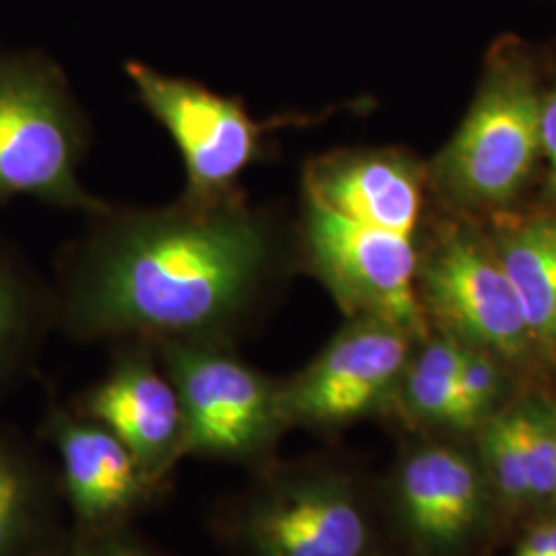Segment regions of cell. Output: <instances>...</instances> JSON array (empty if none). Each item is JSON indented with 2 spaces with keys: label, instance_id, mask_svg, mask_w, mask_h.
I'll return each mask as SVG.
<instances>
[{
  "label": "cell",
  "instance_id": "44dd1931",
  "mask_svg": "<svg viewBox=\"0 0 556 556\" xmlns=\"http://www.w3.org/2000/svg\"><path fill=\"white\" fill-rule=\"evenodd\" d=\"M459 388L478 418L493 404L498 392V371L484 351L466 349L459 371Z\"/></svg>",
  "mask_w": 556,
  "mask_h": 556
},
{
  "label": "cell",
  "instance_id": "ba28073f",
  "mask_svg": "<svg viewBox=\"0 0 556 556\" xmlns=\"http://www.w3.org/2000/svg\"><path fill=\"white\" fill-rule=\"evenodd\" d=\"M413 338L383 319L349 318L303 371L280 381L287 429L338 427L378 410L400 386Z\"/></svg>",
  "mask_w": 556,
  "mask_h": 556
},
{
  "label": "cell",
  "instance_id": "5bb4252c",
  "mask_svg": "<svg viewBox=\"0 0 556 556\" xmlns=\"http://www.w3.org/2000/svg\"><path fill=\"white\" fill-rule=\"evenodd\" d=\"M397 498L418 536L447 542L462 536L475 521L480 489L466 457L431 447L404 462L397 475Z\"/></svg>",
  "mask_w": 556,
  "mask_h": 556
},
{
  "label": "cell",
  "instance_id": "5b68a950",
  "mask_svg": "<svg viewBox=\"0 0 556 556\" xmlns=\"http://www.w3.org/2000/svg\"><path fill=\"white\" fill-rule=\"evenodd\" d=\"M299 243L305 266L349 318L383 319L410 337L422 332L415 238L346 219L303 194Z\"/></svg>",
  "mask_w": 556,
  "mask_h": 556
},
{
  "label": "cell",
  "instance_id": "2e32d148",
  "mask_svg": "<svg viewBox=\"0 0 556 556\" xmlns=\"http://www.w3.org/2000/svg\"><path fill=\"white\" fill-rule=\"evenodd\" d=\"M48 326H54L52 289L0 245V392L34 357Z\"/></svg>",
  "mask_w": 556,
  "mask_h": 556
},
{
  "label": "cell",
  "instance_id": "30bf717a",
  "mask_svg": "<svg viewBox=\"0 0 556 556\" xmlns=\"http://www.w3.org/2000/svg\"><path fill=\"white\" fill-rule=\"evenodd\" d=\"M73 406L110 429L165 489L184 459V422L178 392L151 342L122 340L105 376Z\"/></svg>",
  "mask_w": 556,
  "mask_h": 556
},
{
  "label": "cell",
  "instance_id": "9c48e42d",
  "mask_svg": "<svg viewBox=\"0 0 556 556\" xmlns=\"http://www.w3.org/2000/svg\"><path fill=\"white\" fill-rule=\"evenodd\" d=\"M40 435L59 457L60 497L79 530L128 528L163 491L110 429L73 404H52Z\"/></svg>",
  "mask_w": 556,
  "mask_h": 556
},
{
  "label": "cell",
  "instance_id": "9a60e30c",
  "mask_svg": "<svg viewBox=\"0 0 556 556\" xmlns=\"http://www.w3.org/2000/svg\"><path fill=\"white\" fill-rule=\"evenodd\" d=\"M497 260L514 287L530 337L556 344V217L517 227L501 239Z\"/></svg>",
  "mask_w": 556,
  "mask_h": 556
},
{
  "label": "cell",
  "instance_id": "7402d4cb",
  "mask_svg": "<svg viewBox=\"0 0 556 556\" xmlns=\"http://www.w3.org/2000/svg\"><path fill=\"white\" fill-rule=\"evenodd\" d=\"M540 153L548 161L551 188L556 194V91L542 100V119H540Z\"/></svg>",
  "mask_w": 556,
  "mask_h": 556
},
{
  "label": "cell",
  "instance_id": "d6986e66",
  "mask_svg": "<svg viewBox=\"0 0 556 556\" xmlns=\"http://www.w3.org/2000/svg\"><path fill=\"white\" fill-rule=\"evenodd\" d=\"M38 556H169L137 536L130 526L116 530L62 528Z\"/></svg>",
  "mask_w": 556,
  "mask_h": 556
},
{
  "label": "cell",
  "instance_id": "7a4b0ae2",
  "mask_svg": "<svg viewBox=\"0 0 556 556\" xmlns=\"http://www.w3.org/2000/svg\"><path fill=\"white\" fill-rule=\"evenodd\" d=\"M87 122L59 68L27 54L0 56V204L29 197L56 208L100 211L80 184Z\"/></svg>",
  "mask_w": 556,
  "mask_h": 556
},
{
  "label": "cell",
  "instance_id": "ffe728a7",
  "mask_svg": "<svg viewBox=\"0 0 556 556\" xmlns=\"http://www.w3.org/2000/svg\"><path fill=\"white\" fill-rule=\"evenodd\" d=\"M482 452L489 466L493 468L498 489L505 497H530L526 468H523L519 441H517L516 422L511 413L498 415L493 420H489V425L482 431Z\"/></svg>",
  "mask_w": 556,
  "mask_h": 556
},
{
  "label": "cell",
  "instance_id": "277c9868",
  "mask_svg": "<svg viewBox=\"0 0 556 556\" xmlns=\"http://www.w3.org/2000/svg\"><path fill=\"white\" fill-rule=\"evenodd\" d=\"M153 346L178 392L184 459H217L250 470L273 459L287 431L280 379L239 357L238 344L167 340Z\"/></svg>",
  "mask_w": 556,
  "mask_h": 556
},
{
  "label": "cell",
  "instance_id": "cb8c5ba5",
  "mask_svg": "<svg viewBox=\"0 0 556 556\" xmlns=\"http://www.w3.org/2000/svg\"><path fill=\"white\" fill-rule=\"evenodd\" d=\"M548 413H551V418H553V425H555V431H556V406H553V408H551V410H548Z\"/></svg>",
  "mask_w": 556,
  "mask_h": 556
},
{
  "label": "cell",
  "instance_id": "8992f818",
  "mask_svg": "<svg viewBox=\"0 0 556 556\" xmlns=\"http://www.w3.org/2000/svg\"><path fill=\"white\" fill-rule=\"evenodd\" d=\"M147 112L178 147L186 172L181 199L213 204L243 194L239 179L266 157L268 124L252 118L243 101L197 80L172 77L147 64H126Z\"/></svg>",
  "mask_w": 556,
  "mask_h": 556
},
{
  "label": "cell",
  "instance_id": "6da1fadb",
  "mask_svg": "<svg viewBox=\"0 0 556 556\" xmlns=\"http://www.w3.org/2000/svg\"><path fill=\"white\" fill-rule=\"evenodd\" d=\"M62 256L54 326L75 340L238 344L287 268V239L243 194L155 208L103 204Z\"/></svg>",
  "mask_w": 556,
  "mask_h": 556
},
{
  "label": "cell",
  "instance_id": "7c38bea8",
  "mask_svg": "<svg viewBox=\"0 0 556 556\" xmlns=\"http://www.w3.org/2000/svg\"><path fill=\"white\" fill-rule=\"evenodd\" d=\"M303 194L346 219L408 238H415L422 206L417 169L392 151H338L312 161Z\"/></svg>",
  "mask_w": 556,
  "mask_h": 556
},
{
  "label": "cell",
  "instance_id": "603a6c76",
  "mask_svg": "<svg viewBox=\"0 0 556 556\" xmlns=\"http://www.w3.org/2000/svg\"><path fill=\"white\" fill-rule=\"evenodd\" d=\"M516 556H556V521L534 530L521 542Z\"/></svg>",
  "mask_w": 556,
  "mask_h": 556
},
{
  "label": "cell",
  "instance_id": "e0dca14e",
  "mask_svg": "<svg viewBox=\"0 0 556 556\" xmlns=\"http://www.w3.org/2000/svg\"><path fill=\"white\" fill-rule=\"evenodd\" d=\"M466 349L454 342L429 344L400 379L404 400L420 417L450 422L457 429L477 425L478 417L459 388V371Z\"/></svg>",
  "mask_w": 556,
  "mask_h": 556
},
{
  "label": "cell",
  "instance_id": "ac0fdd59",
  "mask_svg": "<svg viewBox=\"0 0 556 556\" xmlns=\"http://www.w3.org/2000/svg\"><path fill=\"white\" fill-rule=\"evenodd\" d=\"M511 417L516 422L530 497H555L556 431L551 413L536 406H519Z\"/></svg>",
  "mask_w": 556,
  "mask_h": 556
},
{
  "label": "cell",
  "instance_id": "8fae6325",
  "mask_svg": "<svg viewBox=\"0 0 556 556\" xmlns=\"http://www.w3.org/2000/svg\"><path fill=\"white\" fill-rule=\"evenodd\" d=\"M422 285L427 303L457 337L505 357L526 351L532 337L514 287L477 241L447 239L427 262Z\"/></svg>",
  "mask_w": 556,
  "mask_h": 556
},
{
  "label": "cell",
  "instance_id": "52a82bcc",
  "mask_svg": "<svg viewBox=\"0 0 556 556\" xmlns=\"http://www.w3.org/2000/svg\"><path fill=\"white\" fill-rule=\"evenodd\" d=\"M542 100L526 66L495 71L441 160V174L459 199L501 204L530 178L540 153Z\"/></svg>",
  "mask_w": 556,
  "mask_h": 556
},
{
  "label": "cell",
  "instance_id": "3957f363",
  "mask_svg": "<svg viewBox=\"0 0 556 556\" xmlns=\"http://www.w3.org/2000/svg\"><path fill=\"white\" fill-rule=\"evenodd\" d=\"M233 556H365L371 526L353 484L334 472L273 466L252 470L213 516Z\"/></svg>",
  "mask_w": 556,
  "mask_h": 556
},
{
  "label": "cell",
  "instance_id": "4fadbf2b",
  "mask_svg": "<svg viewBox=\"0 0 556 556\" xmlns=\"http://www.w3.org/2000/svg\"><path fill=\"white\" fill-rule=\"evenodd\" d=\"M59 503V478L0 420V556L40 555L62 530Z\"/></svg>",
  "mask_w": 556,
  "mask_h": 556
}]
</instances>
